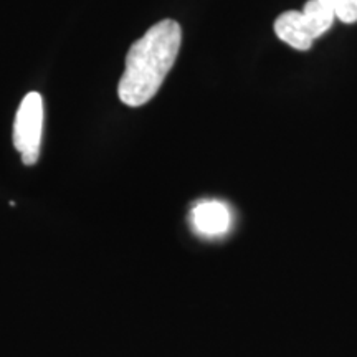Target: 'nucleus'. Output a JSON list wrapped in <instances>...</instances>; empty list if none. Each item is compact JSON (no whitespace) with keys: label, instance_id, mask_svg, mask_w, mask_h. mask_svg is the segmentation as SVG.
Instances as JSON below:
<instances>
[{"label":"nucleus","instance_id":"4","mask_svg":"<svg viewBox=\"0 0 357 357\" xmlns=\"http://www.w3.org/2000/svg\"><path fill=\"white\" fill-rule=\"evenodd\" d=\"M275 33L280 40L288 43L296 50H310L312 45V37L307 30L306 22L303 19V13L298 10H288L281 13L275 20Z\"/></svg>","mask_w":357,"mask_h":357},{"label":"nucleus","instance_id":"1","mask_svg":"<svg viewBox=\"0 0 357 357\" xmlns=\"http://www.w3.org/2000/svg\"><path fill=\"white\" fill-rule=\"evenodd\" d=\"M181 42V26L167 19L155 24L131 45L126 70L118 86V95L124 105L137 108L153 100L176 63Z\"/></svg>","mask_w":357,"mask_h":357},{"label":"nucleus","instance_id":"2","mask_svg":"<svg viewBox=\"0 0 357 357\" xmlns=\"http://www.w3.org/2000/svg\"><path fill=\"white\" fill-rule=\"evenodd\" d=\"M43 128V100L37 91L29 93L20 102L13 124V146L22 154L25 166H33L40 159Z\"/></svg>","mask_w":357,"mask_h":357},{"label":"nucleus","instance_id":"6","mask_svg":"<svg viewBox=\"0 0 357 357\" xmlns=\"http://www.w3.org/2000/svg\"><path fill=\"white\" fill-rule=\"evenodd\" d=\"M323 2L344 24L357 22V0H323Z\"/></svg>","mask_w":357,"mask_h":357},{"label":"nucleus","instance_id":"3","mask_svg":"<svg viewBox=\"0 0 357 357\" xmlns=\"http://www.w3.org/2000/svg\"><path fill=\"white\" fill-rule=\"evenodd\" d=\"M192 225L197 234L204 236H220L227 234L231 225L229 207L217 200L200 202L192 208Z\"/></svg>","mask_w":357,"mask_h":357},{"label":"nucleus","instance_id":"5","mask_svg":"<svg viewBox=\"0 0 357 357\" xmlns=\"http://www.w3.org/2000/svg\"><path fill=\"white\" fill-rule=\"evenodd\" d=\"M301 13L312 40L328 32L334 24V19H336L334 12L326 6L323 0H310V2H306Z\"/></svg>","mask_w":357,"mask_h":357}]
</instances>
